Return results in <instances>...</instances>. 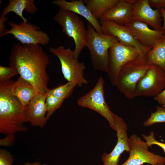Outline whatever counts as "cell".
I'll use <instances>...</instances> for the list:
<instances>
[{"label": "cell", "instance_id": "obj_13", "mask_svg": "<svg viewBox=\"0 0 165 165\" xmlns=\"http://www.w3.org/2000/svg\"><path fill=\"white\" fill-rule=\"evenodd\" d=\"M104 34L116 37L120 42L135 47L146 55L151 49L141 44L124 26L111 20H100Z\"/></svg>", "mask_w": 165, "mask_h": 165}, {"label": "cell", "instance_id": "obj_18", "mask_svg": "<svg viewBox=\"0 0 165 165\" xmlns=\"http://www.w3.org/2000/svg\"><path fill=\"white\" fill-rule=\"evenodd\" d=\"M53 4L60 9L69 11L85 18L99 34H103L100 21L92 15L82 0H54Z\"/></svg>", "mask_w": 165, "mask_h": 165}, {"label": "cell", "instance_id": "obj_22", "mask_svg": "<svg viewBox=\"0 0 165 165\" xmlns=\"http://www.w3.org/2000/svg\"><path fill=\"white\" fill-rule=\"evenodd\" d=\"M119 0H84L83 2L94 16L97 19L105 12L112 8Z\"/></svg>", "mask_w": 165, "mask_h": 165}, {"label": "cell", "instance_id": "obj_17", "mask_svg": "<svg viewBox=\"0 0 165 165\" xmlns=\"http://www.w3.org/2000/svg\"><path fill=\"white\" fill-rule=\"evenodd\" d=\"M136 0H119L112 8L104 13L100 20H111L124 25L133 19V5Z\"/></svg>", "mask_w": 165, "mask_h": 165}, {"label": "cell", "instance_id": "obj_24", "mask_svg": "<svg viewBox=\"0 0 165 165\" xmlns=\"http://www.w3.org/2000/svg\"><path fill=\"white\" fill-rule=\"evenodd\" d=\"M64 101L52 95L47 94L45 104L46 109V117L48 119L61 107Z\"/></svg>", "mask_w": 165, "mask_h": 165}, {"label": "cell", "instance_id": "obj_15", "mask_svg": "<svg viewBox=\"0 0 165 165\" xmlns=\"http://www.w3.org/2000/svg\"><path fill=\"white\" fill-rule=\"evenodd\" d=\"M133 19L151 26L154 29L162 31L163 18L159 9H154L148 0H136L133 5Z\"/></svg>", "mask_w": 165, "mask_h": 165}, {"label": "cell", "instance_id": "obj_14", "mask_svg": "<svg viewBox=\"0 0 165 165\" xmlns=\"http://www.w3.org/2000/svg\"><path fill=\"white\" fill-rule=\"evenodd\" d=\"M124 25L141 44L150 49L163 35L162 31L151 29L146 24L134 19Z\"/></svg>", "mask_w": 165, "mask_h": 165}, {"label": "cell", "instance_id": "obj_10", "mask_svg": "<svg viewBox=\"0 0 165 165\" xmlns=\"http://www.w3.org/2000/svg\"><path fill=\"white\" fill-rule=\"evenodd\" d=\"M165 88V72L158 66L152 64L137 84L135 97H154Z\"/></svg>", "mask_w": 165, "mask_h": 165}, {"label": "cell", "instance_id": "obj_29", "mask_svg": "<svg viewBox=\"0 0 165 165\" xmlns=\"http://www.w3.org/2000/svg\"><path fill=\"white\" fill-rule=\"evenodd\" d=\"M15 139L14 134H7L5 138L0 139V145L5 147L12 146L14 144Z\"/></svg>", "mask_w": 165, "mask_h": 165}, {"label": "cell", "instance_id": "obj_12", "mask_svg": "<svg viewBox=\"0 0 165 165\" xmlns=\"http://www.w3.org/2000/svg\"><path fill=\"white\" fill-rule=\"evenodd\" d=\"M116 128L117 143L109 153H103L101 156L103 165H118L121 155L125 151L129 152L130 145L127 134V126L123 119L114 113Z\"/></svg>", "mask_w": 165, "mask_h": 165}, {"label": "cell", "instance_id": "obj_30", "mask_svg": "<svg viewBox=\"0 0 165 165\" xmlns=\"http://www.w3.org/2000/svg\"><path fill=\"white\" fill-rule=\"evenodd\" d=\"M148 2L152 8L165 10V0H148Z\"/></svg>", "mask_w": 165, "mask_h": 165}, {"label": "cell", "instance_id": "obj_2", "mask_svg": "<svg viewBox=\"0 0 165 165\" xmlns=\"http://www.w3.org/2000/svg\"><path fill=\"white\" fill-rule=\"evenodd\" d=\"M13 82L0 81V132L6 135L26 131L28 122L25 106L12 93Z\"/></svg>", "mask_w": 165, "mask_h": 165}, {"label": "cell", "instance_id": "obj_27", "mask_svg": "<svg viewBox=\"0 0 165 165\" xmlns=\"http://www.w3.org/2000/svg\"><path fill=\"white\" fill-rule=\"evenodd\" d=\"M155 134L153 131L150 132L149 135H146L142 134V136L145 141L148 147H151L153 145H156L161 148L165 153V143L160 142L157 141L155 138Z\"/></svg>", "mask_w": 165, "mask_h": 165}, {"label": "cell", "instance_id": "obj_16", "mask_svg": "<svg viewBox=\"0 0 165 165\" xmlns=\"http://www.w3.org/2000/svg\"><path fill=\"white\" fill-rule=\"evenodd\" d=\"M47 93H38L24 107L28 122L33 126L43 127L48 120L46 117L45 102Z\"/></svg>", "mask_w": 165, "mask_h": 165}, {"label": "cell", "instance_id": "obj_8", "mask_svg": "<svg viewBox=\"0 0 165 165\" xmlns=\"http://www.w3.org/2000/svg\"><path fill=\"white\" fill-rule=\"evenodd\" d=\"M104 84V78L100 76L94 88L79 98L77 103L80 107L88 108L100 114L107 120L112 128L116 131L114 113L105 101Z\"/></svg>", "mask_w": 165, "mask_h": 165}, {"label": "cell", "instance_id": "obj_20", "mask_svg": "<svg viewBox=\"0 0 165 165\" xmlns=\"http://www.w3.org/2000/svg\"><path fill=\"white\" fill-rule=\"evenodd\" d=\"M8 5L4 8L2 13L0 20L7 19L5 16L9 12H13L20 17L23 21H28L23 15L24 10L28 13L33 14L38 11L34 4L33 0H9Z\"/></svg>", "mask_w": 165, "mask_h": 165}, {"label": "cell", "instance_id": "obj_31", "mask_svg": "<svg viewBox=\"0 0 165 165\" xmlns=\"http://www.w3.org/2000/svg\"><path fill=\"white\" fill-rule=\"evenodd\" d=\"M153 99L165 108V88L160 94L154 97Z\"/></svg>", "mask_w": 165, "mask_h": 165}, {"label": "cell", "instance_id": "obj_34", "mask_svg": "<svg viewBox=\"0 0 165 165\" xmlns=\"http://www.w3.org/2000/svg\"><path fill=\"white\" fill-rule=\"evenodd\" d=\"M160 165H165V164H161Z\"/></svg>", "mask_w": 165, "mask_h": 165}, {"label": "cell", "instance_id": "obj_7", "mask_svg": "<svg viewBox=\"0 0 165 165\" xmlns=\"http://www.w3.org/2000/svg\"><path fill=\"white\" fill-rule=\"evenodd\" d=\"M141 56L146 55L135 47L125 45L119 41L114 43L109 50L106 72L112 85L115 86L119 72L125 64Z\"/></svg>", "mask_w": 165, "mask_h": 165}, {"label": "cell", "instance_id": "obj_23", "mask_svg": "<svg viewBox=\"0 0 165 165\" xmlns=\"http://www.w3.org/2000/svg\"><path fill=\"white\" fill-rule=\"evenodd\" d=\"M76 86V85L74 82H68L64 84L60 85L53 89L49 90L47 94L64 101L71 95Z\"/></svg>", "mask_w": 165, "mask_h": 165}, {"label": "cell", "instance_id": "obj_25", "mask_svg": "<svg viewBox=\"0 0 165 165\" xmlns=\"http://www.w3.org/2000/svg\"><path fill=\"white\" fill-rule=\"evenodd\" d=\"M165 123V108L157 106L156 111L152 112L149 118L143 123L144 127L151 126L157 123Z\"/></svg>", "mask_w": 165, "mask_h": 165}, {"label": "cell", "instance_id": "obj_19", "mask_svg": "<svg viewBox=\"0 0 165 165\" xmlns=\"http://www.w3.org/2000/svg\"><path fill=\"white\" fill-rule=\"evenodd\" d=\"M11 91L24 106L38 93L31 83L20 76L13 81Z\"/></svg>", "mask_w": 165, "mask_h": 165}, {"label": "cell", "instance_id": "obj_32", "mask_svg": "<svg viewBox=\"0 0 165 165\" xmlns=\"http://www.w3.org/2000/svg\"><path fill=\"white\" fill-rule=\"evenodd\" d=\"M163 18V23L162 26L161 30L163 32V35H165V10L159 9Z\"/></svg>", "mask_w": 165, "mask_h": 165}, {"label": "cell", "instance_id": "obj_6", "mask_svg": "<svg viewBox=\"0 0 165 165\" xmlns=\"http://www.w3.org/2000/svg\"><path fill=\"white\" fill-rule=\"evenodd\" d=\"M49 51L59 59L62 73L68 82H73L79 87L88 84V81L84 76L86 68L84 63L78 61L75 56L74 51L62 46L50 47Z\"/></svg>", "mask_w": 165, "mask_h": 165}, {"label": "cell", "instance_id": "obj_33", "mask_svg": "<svg viewBox=\"0 0 165 165\" xmlns=\"http://www.w3.org/2000/svg\"><path fill=\"white\" fill-rule=\"evenodd\" d=\"M24 165H48L46 163H44L42 164L39 162H35L34 163H30L29 162H27L25 163Z\"/></svg>", "mask_w": 165, "mask_h": 165}, {"label": "cell", "instance_id": "obj_35", "mask_svg": "<svg viewBox=\"0 0 165 165\" xmlns=\"http://www.w3.org/2000/svg\"><path fill=\"white\" fill-rule=\"evenodd\" d=\"M159 165V164H157V165Z\"/></svg>", "mask_w": 165, "mask_h": 165}, {"label": "cell", "instance_id": "obj_4", "mask_svg": "<svg viewBox=\"0 0 165 165\" xmlns=\"http://www.w3.org/2000/svg\"><path fill=\"white\" fill-rule=\"evenodd\" d=\"M145 56H141L127 62L118 75L115 86L128 99L136 97V84L151 65L147 63Z\"/></svg>", "mask_w": 165, "mask_h": 165}, {"label": "cell", "instance_id": "obj_26", "mask_svg": "<svg viewBox=\"0 0 165 165\" xmlns=\"http://www.w3.org/2000/svg\"><path fill=\"white\" fill-rule=\"evenodd\" d=\"M17 74L16 71L11 67L0 66V81L10 80L11 77Z\"/></svg>", "mask_w": 165, "mask_h": 165}, {"label": "cell", "instance_id": "obj_5", "mask_svg": "<svg viewBox=\"0 0 165 165\" xmlns=\"http://www.w3.org/2000/svg\"><path fill=\"white\" fill-rule=\"evenodd\" d=\"M54 20L62 27L66 36L73 39L75 44L74 54L78 59L86 45L87 30L83 21L77 14L61 9L54 16Z\"/></svg>", "mask_w": 165, "mask_h": 165}, {"label": "cell", "instance_id": "obj_28", "mask_svg": "<svg viewBox=\"0 0 165 165\" xmlns=\"http://www.w3.org/2000/svg\"><path fill=\"white\" fill-rule=\"evenodd\" d=\"M14 161L13 156L5 149L0 150V165H12Z\"/></svg>", "mask_w": 165, "mask_h": 165}, {"label": "cell", "instance_id": "obj_1", "mask_svg": "<svg viewBox=\"0 0 165 165\" xmlns=\"http://www.w3.org/2000/svg\"><path fill=\"white\" fill-rule=\"evenodd\" d=\"M40 45L14 43L9 64L20 76L31 83L38 92L47 93L50 90L46 71L49 59Z\"/></svg>", "mask_w": 165, "mask_h": 165}, {"label": "cell", "instance_id": "obj_21", "mask_svg": "<svg viewBox=\"0 0 165 165\" xmlns=\"http://www.w3.org/2000/svg\"><path fill=\"white\" fill-rule=\"evenodd\" d=\"M150 65L158 66L165 72V35H163L145 56Z\"/></svg>", "mask_w": 165, "mask_h": 165}, {"label": "cell", "instance_id": "obj_11", "mask_svg": "<svg viewBox=\"0 0 165 165\" xmlns=\"http://www.w3.org/2000/svg\"><path fill=\"white\" fill-rule=\"evenodd\" d=\"M130 154L127 159L120 165H142L147 163L151 165L165 163V157L150 152L146 142L134 134L129 138Z\"/></svg>", "mask_w": 165, "mask_h": 165}, {"label": "cell", "instance_id": "obj_9", "mask_svg": "<svg viewBox=\"0 0 165 165\" xmlns=\"http://www.w3.org/2000/svg\"><path fill=\"white\" fill-rule=\"evenodd\" d=\"M8 24L10 29L0 35V38L12 34L22 44H39L45 46L50 42V38L46 33L28 21H22L19 24L9 21Z\"/></svg>", "mask_w": 165, "mask_h": 165}, {"label": "cell", "instance_id": "obj_3", "mask_svg": "<svg viewBox=\"0 0 165 165\" xmlns=\"http://www.w3.org/2000/svg\"><path fill=\"white\" fill-rule=\"evenodd\" d=\"M86 46L89 50L93 68L106 72L109 50L118 39L116 37L97 33L89 23L87 24Z\"/></svg>", "mask_w": 165, "mask_h": 165}]
</instances>
